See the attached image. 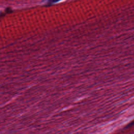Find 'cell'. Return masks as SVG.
<instances>
[{"label": "cell", "mask_w": 134, "mask_h": 134, "mask_svg": "<svg viewBox=\"0 0 134 134\" xmlns=\"http://www.w3.org/2000/svg\"><path fill=\"white\" fill-rule=\"evenodd\" d=\"M132 125H134V121H133L132 122H131V123H130L129 124V125L127 126V127H130V126H131Z\"/></svg>", "instance_id": "1"}]
</instances>
